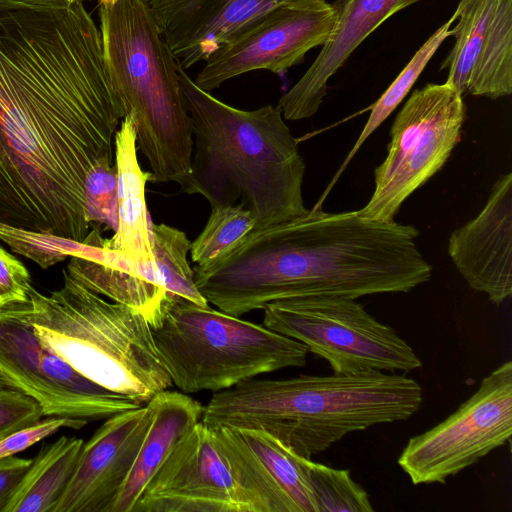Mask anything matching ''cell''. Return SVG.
Listing matches in <instances>:
<instances>
[{"label":"cell","mask_w":512,"mask_h":512,"mask_svg":"<svg viewBox=\"0 0 512 512\" xmlns=\"http://www.w3.org/2000/svg\"><path fill=\"white\" fill-rule=\"evenodd\" d=\"M455 22V15L442 24L415 52L411 60L398 74L395 80L385 90V92L370 106V115L357 138L354 146L348 153L337 174L333 178L328 192L334 185L336 180L345 170L349 162L362 147L363 143L370 135L390 116V114L398 107L402 100L407 96L414 83L423 72L428 62L434 56L442 43L451 37V26Z\"/></svg>","instance_id":"24"},{"label":"cell","mask_w":512,"mask_h":512,"mask_svg":"<svg viewBox=\"0 0 512 512\" xmlns=\"http://www.w3.org/2000/svg\"><path fill=\"white\" fill-rule=\"evenodd\" d=\"M0 381L34 399L46 417L90 422L144 405L89 380L46 348L28 300L0 305Z\"/></svg>","instance_id":"10"},{"label":"cell","mask_w":512,"mask_h":512,"mask_svg":"<svg viewBox=\"0 0 512 512\" xmlns=\"http://www.w3.org/2000/svg\"><path fill=\"white\" fill-rule=\"evenodd\" d=\"M465 116L463 95L446 81L415 89L394 119L387 156L374 170V191L358 213L394 221L403 202L446 163Z\"/></svg>","instance_id":"9"},{"label":"cell","mask_w":512,"mask_h":512,"mask_svg":"<svg viewBox=\"0 0 512 512\" xmlns=\"http://www.w3.org/2000/svg\"><path fill=\"white\" fill-rule=\"evenodd\" d=\"M230 0H144L171 49L212 20Z\"/></svg>","instance_id":"28"},{"label":"cell","mask_w":512,"mask_h":512,"mask_svg":"<svg viewBox=\"0 0 512 512\" xmlns=\"http://www.w3.org/2000/svg\"><path fill=\"white\" fill-rule=\"evenodd\" d=\"M448 254L467 284L500 305L512 294V173L500 175L482 210L455 229Z\"/></svg>","instance_id":"16"},{"label":"cell","mask_w":512,"mask_h":512,"mask_svg":"<svg viewBox=\"0 0 512 512\" xmlns=\"http://www.w3.org/2000/svg\"><path fill=\"white\" fill-rule=\"evenodd\" d=\"M335 20L334 8L326 0H285L212 53L193 81L210 92L256 70L282 74L325 44Z\"/></svg>","instance_id":"13"},{"label":"cell","mask_w":512,"mask_h":512,"mask_svg":"<svg viewBox=\"0 0 512 512\" xmlns=\"http://www.w3.org/2000/svg\"><path fill=\"white\" fill-rule=\"evenodd\" d=\"M61 1H64V2H67V3H75V2L83 3L84 1H89V0H61Z\"/></svg>","instance_id":"36"},{"label":"cell","mask_w":512,"mask_h":512,"mask_svg":"<svg viewBox=\"0 0 512 512\" xmlns=\"http://www.w3.org/2000/svg\"><path fill=\"white\" fill-rule=\"evenodd\" d=\"M150 416L146 403L107 418L84 442L54 512H108L136 458Z\"/></svg>","instance_id":"15"},{"label":"cell","mask_w":512,"mask_h":512,"mask_svg":"<svg viewBox=\"0 0 512 512\" xmlns=\"http://www.w3.org/2000/svg\"><path fill=\"white\" fill-rule=\"evenodd\" d=\"M84 440L61 436L42 447L3 512H54L76 469Z\"/></svg>","instance_id":"22"},{"label":"cell","mask_w":512,"mask_h":512,"mask_svg":"<svg viewBox=\"0 0 512 512\" xmlns=\"http://www.w3.org/2000/svg\"><path fill=\"white\" fill-rule=\"evenodd\" d=\"M0 239L13 252L49 268L71 256L91 258L96 245L77 242L53 234L21 229L0 222Z\"/></svg>","instance_id":"29"},{"label":"cell","mask_w":512,"mask_h":512,"mask_svg":"<svg viewBox=\"0 0 512 512\" xmlns=\"http://www.w3.org/2000/svg\"><path fill=\"white\" fill-rule=\"evenodd\" d=\"M151 330L172 385L186 394L216 393L264 373L303 367L308 354L299 341L264 325L168 293Z\"/></svg>","instance_id":"7"},{"label":"cell","mask_w":512,"mask_h":512,"mask_svg":"<svg viewBox=\"0 0 512 512\" xmlns=\"http://www.w3.org/2000/svg\"><path fill=\"white\" fill-rule=\"evenodd\" d=\"M33 458L10 456L0 459V512L10 501Z\"/></svg>","instance_id":"34"},{"label":"cell","mask_w":512,"mask_h":512,"mask_svg":"<svg viewBox=\"0 0 512 512\" xmlns=\"http://www.w3.org/2000/svg\"><path fill=\"white\" fill-rule=\"evenodd\" d=\"M124 117L83 3L0 0V222L83 243L86 177Z\"/></svg>","instance_id":"1"},{"label":"cell","mask_w":512,"mask_h":512,"mask_svg":"<svg viewBox=\"0 0 512 512\" xmlns=\"http://www.w3.org/2000/svg\"><path fill=\"white\" fill-rule=\"evenodd\" d=\"M147 403L151 411L149 425L108 512H132L177 442L202 418L203 406L186 393L166 389Z\"/></svg>","instance_id":"19"},{"label":"cell","mask_w":512,"mask_h":512,"mask_svg":"<svg viewBox=\"0 0 512 512\" xmlns=\"http://www.w3.org/2000/svg\"><path fill=\"white\" fill-rule=\"evenodd\" d=\"M42 417L41 406L34 399L0 381V440Z\"/></svg>","instance_id":"31"},{"label":"cell","mask_w":512,"mask_h":512,"mask_svg":"<svg viewBox=\"0 0 512 512\" xmlns=\"http://www.w3.org/2000/svg\"><path fill=\"white\" fill-rule=\"evenodd\" d=\"M422 0H335V25L303 76L279 101L285 120L313 116L328 93V81L385 20Z\"/></svg>","instance_id":"17"},{"label":"cell","mask_w":512,"mask_h":512,"mask_svg":"<svg viewBox=\"0 0 512 512\" xmlns=\"http://www.w3.org/2000/svg\"><path fill=\"white\" fill-rule=\"evenodd\" d=\"M132 512H264L218 427L196 423L177 442Z\"/></svg>","instance_id":"11"},{"label":"cell","mask_w":512,"mask_h":512,"mask_svg":"<svg viewBox=\"0 0 512 512\" xmlns=\"http://www.w3.org/2000/svg\"><path fill=\"white\" fill-rule=\"evenodd\" d=\"M454 44L442 61L446 82L463 96L512 94V0H460Z\"/></svg>","instance_id":"14"},{"label":"cell","mask_w":512,"mask_h":512,"mask_svg":"<svg viewBox=\"0 0 512 512\" xmlns=\"http://www.w3.org/2000/svg\"><path fill=\"white\" fill-rule=\"evenodd\" d=\"M150 241L166 292L199 305L208 304L195 284L194 270L187 259L191 242L186 234L166 224L150 223Z\"/></svg>","instance_id":"25"},{"label":"cell","mask_w":512,"mask_h":512,"mask_svg":"<svg viewBox=\"0 0 512 512\" xmlns=\"http://www.w3.org/2000/svg\"><path fill=\"white\" fill-rule=\"evenodd\" d=\"M418 236L413 225L315 205L253 229L218 259L196 265L194 281L208 303L236 317L292 298L406 293L432 276Z\"/></svg>","instance_id":"2"},{"label":"cell","mask_w":512,"mask_h":512,"mask_svg":"<svg viewBox=\"0 0 512 512\" xmlns=\"http://www.w3.org/2000/svg\"><path fill=\"white\" fill-rule=\"evenodd\" d=\"M184 106L191 120L193 153L181 191L212 206L240 199L265 228L305 214V162L281 108L242 110L215 98L177 64Z\"/></svg>","instance_id":"3"},{"label":"cell","mask_w":512,"mask_h":512,"mask_svg":"<svg viewBox=\"0 0 512 512\" xmlns=\"http://www.w3.org/2000/svg\"><path fill=\"white\" fill-rule=\"evenodd\" d=\"M99 19L107 70L151 181L178 183L191 166L193 134L174 55L144 0L100 5Z\"/></svg>","instance_id":"5"},{"label":"cell","mask_w":512,"mask_h":512,"mask_svg":"<svg viewBox=\"0 0 512 512\" xmlns=\"http://www.w3.org/2000/svg\"><path fill=\"white\" fill-rule=\"evenodd\" d=\"M64 285L28 289L30 321L41 343L98 385L146 404L172 386L145 317L109 302L63 271Z\"/></svg>","instance_id":"6"},{"label":"cell","mask_w":512,"mask_h":512,"mask_svg":"<svg viewBox=\"0 0 512 512\" xmlns=\"http://www.w3.org/2000/svg\"><path fill=\"white\" fill-rule=\"evenodd\" d=\"M255 225V216L241 203L212 206L204 229L191 242L192 261L205 265L218 259L252 231Z\"/></svg>","instance_id":"26"},{"label":"cell","mask_w":512,"mask_h":512,"mask_svg":"<svg viewBox=\"0 0 512 512\" xmlns=\"http://www.w3.org/2000/svg\"><path fill=\"white\" fill-rule=\"evenodd\" d=\"M67 273L90 291L140 312L150 327L159 321L166 289L155 261L120 268L91 258L69 257Z\"/></svg>","instance_id":"21"},{"label":"cell","mask_w":512,"mask_h":512,"mask_svg":"<svg viewBox=\"0 0 512 512\" xmlns=\"http://www.w3.org/2000/svg\"><path fill=\"white\" fill-rule=\"evenodd\" d=\"M117 0H98L100 5H109L115 3Z\"/></svg>","instance_id":"35"},{"label":"cell","mask_w":512,"mask_h":512,"mask_svg":"<svg viewBox=\"0 0 512 512\" xmlns=\"http://www.w3.org/2000/svg\"><path fill=\"white\" fill-rule=\"evenodd\" d=\"M85 216L90 224L116 230L118 224L117 172L111 159H102L85 181Z\"/></svg>","instance_id":"30"},{"label":"cell","mask_w":512,"mask_h":512,"mask_svg":"<svg viewBox=\"0 0 512 512\" xmlns=\"http://www.w3.org/2000/svg\"><path fill=\"white\" fill-rule=\"evenodd\" d=\"M88 422L81 419L47 416L23 427L0 440V459L14 456L30 446L55 434L62 428L80 429Z\"/></svg>","instance_id":"32"},{"label":"cell","mask_w":512,"mask_h":512,"mask_svg":"<svg viewBox=\"0 0 512 512\" xmlns=\"http://www.w3.org/2000/svg\"><path fill=\"white\" fill-rule=\"evenodd\" d=\"M285 0H230L208 23L170 50L184 70L206 60Z\"/></svg>","instance_id":"23"},{"label":"cell","mask_w":512,"mask_h":512,"mask_svg":"<svg viewBox=\"0 0 512 512\" xmlns=\"http://www.w3.org/2000/svg\"><path fill=\"white\" fill-rule=\"evenodd\" d=\"M263 325L299 341L334 373L410 372L421 367L412 347L356 299L305 297L272 302Z\"/></svg>","instance_id":"8"},{"label":"cell","mask_w":512,"mask_h":512,"mask_svg":"<svg viewBox=\"0 0 512 512\" xmlns=\"http://www.w3.org/2000/svg\"><path fill=\"white\" fill-rule=\"evenodd\" d=\"M266 512H318L304 457L268 433L219 427Z\"/></svg>","instance_id":"18"},{"label":"cell","mask_w":512,"mask_h":512,"mask_svg":"<svg viewBox=\"0 0 512 512\" xmlns=\"http://www.w3.org/2000/svg\"><path fill=\"white\" fill-rule=\"evenodd\" d=\"M512 434V362L495 368L444 421L408 440L398 458L415 485L445 483Z\"/></svg>","instance_id":"12"},{"label":"cell","mask_w":512,"mask_h":512,"mask_svg":"<svg viewBox=\"0 0 512 512\" xmlns=\"http://www.w3.org/2000/svg\"><path fill=\"white\" fill-rule=\"evenodd\" d=\"M30 286L26 267L0 246V305L28 300Z\"/></svg>","instance_id":"33"},{"label":"cell","mask_w":512,"mask_h":512,"mask_svg":"<svg viewBox=\"0 0 512 512\" xmlns=\"http://www.w3.org/2000/svg\"><path fill=\"white\" fill-rule=\"evenodd\" d=\"M304 465L318 512H373L366 490L356 483L349 470L304 459Z\"/></svg>","instance_id":"27"},{"label":"cell","mask_w":512,"mask_h":512,"mask_svg":"<svg viewBox=\"0 0 512 512\" xmlns=\"http://www.w3.org/2000/svg\"><path fill=\"white\" fill-rule=\"evenodd\" d=\"M422 401L414 379L382 371L251 378L214 393L201 421L264 431L311 459L350 433L410 418Z\"/></svg>","instance_id":"4"},{"label":"cell","mask_w":512,"mask_h":512,"mask_svg":"<svg viewBox=\"0 0 512 512\" xmlns=\"http://www.w3.org/2000/svg\"><path fill=\"white\" fill-rule=\"evenodd\" d=\"M117 172L118 224L101 247L142 261H154L145 186L152 173L143 172L137 158L133 118L126 115L114 136Z\"/></svg>","instance_id":"20"}]
</instances>
